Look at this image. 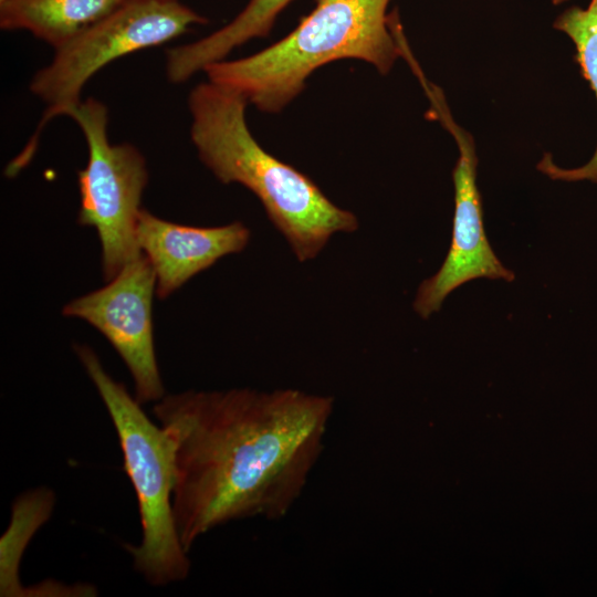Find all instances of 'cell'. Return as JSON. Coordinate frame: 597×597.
I'll return each mask as SVG.
<instances>
[{
	"mask_svg": "<svg viewBox=\"0 0 597 597\" xmlns=\"http://www.w3.org/2000/svg\"><path fill=\"white\" fill-rule=\"evenodd\" d=\"M391 1L315 0L280 41L250 56L214 62L203 72L265 113L281 112L315 70L336 60H362L386 75L401 56L388 24Z\"/></svg>",
	"mask_w": 597,
	"mask_h": 597,
	"instance_id": "3",
	"label": "cell"
},
{
	"mask_svg": "<svg viewBox=\"0 0 597 597\" xmlns=\"http://www.w3.org/2000/svg\"><path fill=\"white\" fill-rule=\"evenodd\" d=\"M129 0H0V27L23 30L54 49Z\"/></svg>",
	"mask_w": 597,
	"mask_h": 597,
	"instance_id": "11",
	"label": "cell"
},
{
	"mask_svg": "<svg viewBox=\"0 0 597 597\" xmlns=\"http://www.w3.org/2000/svg\"><path fill=\"white\" fill-rule=\"evenodd\" d=\"M156 275L142 253L106 284L65 304L62 314L81 318L102 333L126 365L143 405L165 395L156 358L153 298Z\"/></svg>",
	"mask_w": 597,
	"mask_h": 597,
	"instance_id": "8",
	"label": "cell"
},
{
	"mask_svg": "<svg viewBox=\"0 0 597 597\" xmlns=\"http://www.w3.org/2000/svg\"><path fill=\"white\" fill-rule=\"evenodd\" d=\"M54 505V494L48 489H35L19 496L12 505L10 526L1 537L0 595L22 596L18 566L27 543L48 521Z\"/></svg>",
	"mask_w": 597,
	"mask_h": 597,
	"instance_id": "13",
	"label": "cell"
},
{
	"mask_svg": "<svg viewBox=\"0 0 597 597\" xmlns=\"http://www.w3.org/2000/svg\"><path fill=\"white\" fill-rule=\"evenodd\" d=\"M333 410V397L297 389L187 390L155 402L172 443L185 549L232 521L285 516L323 452Z\"/></svg>",
	"mask_w": 597,
	"mask_h": 597,
	"instance_id": "1",
	"label": "cell"
},
{
	"mask_svg": "<svg viewBox=\"0 0 597 597\" xmlns=\"http://www.w3.org/2000/svg\"><path fill=\"white\" fill-rule=\"evenodd\" d=\"M423 88L433 114L453 136L459 150L452 171L454 214L450 248L438 272L419 285L413 301L415 312L428 318L441 308L450 293L464 283L476 279L512 282L515 275L496 256L484 230L482 201L476 185L474 140L469 132L455 123L442 91L430 82Z\"/></svg>",
	"mask_w": 597,
	"mask_h": 597,
	"instance_id": "7",
	"label": "cell"
},
{
	"mask_svg": "<svg viewBox=\"0 0 597 597\" xmlns=\"http://www.w3.org/2000/svg\"><path fill=\"white\" fill-rule=\"evenodd\" d=\"M553 27L573 42L574 60L597 100V0H590L586 8L572 6L565 9L556 17ZM537 169L553 180H589L597 184V147L590 160L580 167L562 168L554 163L551 154H544Z\"/></svg>",
	"mask_w": 597,
	"mask_h": 597,
	"instance_id": "12",
	"label": "cell"
},
{
	"mask_svg": "<svg viewBox=\"0 0 597 597\" xmlns=\"http://www.w3.org/2000/svg\"><path fill=\"white\" fill-rule=\"evenodd\" d=\"M207 19L177 0H129L54 49L51 62L30 82V91L46 104L23 157L30 156L51 119L81 102L91 77L108 63L133 52L164 44Z\"/></svg>",
	"mask_w": 597,
	"mask_h": 597,
	"instance_id": "5",
	"label": "cell"
},
{
	"mask_svg": "<svg viewBox=\"0 0 597 597\" xmlns=\"http://www.w3.org/2000/svg\"><path fill=\"white\" fill-rule=\"evenodd\" d=\"M554 6H561L569 0H551Z\"/></svg>",
	"mask_w": 597,
	"mask_h": 597,
	"instance_id": "14",
	"label": "cell"
},
{
	"mask_svg": "<svg viewBox=\"0 0 597 597\" xmlns=\"http://www.w3.org/2000/svg\"><path fill=\"white\" fill-rule=\"evenodd\" d=\"M240 221L219 227H192L161 219L142 209L136 242L156 275V295L167 298L221 258L239 253L250 241Z\"/></svg>",
	"mask_w": 597,
	"mask_h": 597,
	"instance_id": "9",
	"label": "cell"
},
{
	"mask_svg": "<svg viewBox=\"0 0 597 597\" xmlns=\"http://www.w3.org/2000/svg\"><path fill=\"white\" fill-rule=\"evenodd\" d=\"M74 352L95 386L115 428L127 473L138 503L142 540L127 544L135 569L151 586L186 579L191 569L174 511L175 460L170 438L154 423L123 383L115 380L88 345Z\"/></svg>",
	"mask_w": 597,
	"mask_h": 597,
	"instance_id": "4",
	"label": "cell"
},
{
	"mask_svg": "<svg viewBox=\"0 0 597 597\" xmlns=\"http://www.w3.org/2000/svg\"><path fill=\"white\" fill-rule=\"evenodd\" d=\"M293 0H249L228 24L209 35L166 51V75L171 83L187 81L208 65L224 60L237 46L266 36L276 17Z\"/></svg>",
	"mask_w": 597,
	"mask_h": 597,
	"instance_id": "10",
	"label": "cell"
},
{
	"mask_svg": "<svg viewBox=\"0 0 597 597\" xmlns=\"http://www.w3.org/2000/svg\"><path fill=\"white\" fill-rule=\"evenodd\" d=\"M247 105L242 96L218 84L199 83L188 97L191 142L220 182L240 184L258 197L300 262L312 260L333 234L356 231L358 219L255 140L247 124Z\"/></svg>",
	"mask_w": 597,
	"mask_h": 597,
	"instance_id": "2",
	"label": "cell"
},
{
	"mask_svg": "<svg viewBox=\"0 0 597 597\" xmlns=\"http://www.w3.org/2000/svg\"><path fill=\"white\" fill-rule=\"evenodd\" d=\"M66 116L78 125L88 149L87 164L77 172V222L97 231L103 277L108 282L142 254L136 227L148 182L146 159L134 145L108 140V111L102 102L88 97Z\"/></svg>",
	"mask_w": 597,
	"mask_h": 597,
	"instance_id": "6",
	"label": "cell"
}]
</instances>
